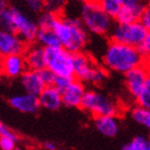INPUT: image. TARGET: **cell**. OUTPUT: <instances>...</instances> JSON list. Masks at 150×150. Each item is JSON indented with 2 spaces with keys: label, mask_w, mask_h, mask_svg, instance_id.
<instances>
[{
  "label": "cell",
  "mask_w": 150,
  "mask_h": 150,
  "mask_svg": "<svg viewBox=\"0 0 150 150\" xmlns=\"http://www.w3.org/2000/svg\"><path fill=\"white\" fill-rule=\"evenodd\" d=\"M103 66L107 71L125 74L136 67L146 63L137 47L110 41L102 57Z\"/></svg>",
  "instance_id": "6da1fadb"
},
{
  "label": "cell",
  "mask_w": 150,
  "mask_h": 150,
  "mask_svg": "<svg viewBox=\"0 0 150 150\" xmlns=\"http://www.w3.org/2000/svg\"><path fill=\"white\" fill-rule=\"evenodd\" d=\"M0 24L4 31L18 35L28 45L37 42L39 26L31 17L14 6H9L0 10Z\"/></svg>",
  "instance_id": "7a4b0ae2"
},
{
  "label": "cell",
  "mask_w": 150,
  "mask_h": 150,
  "mask_svg": "<svg viewBox=\"0 0 150 150\" xmlns=\"http://www.w3.org/2000/svg\"><path fill=\"white\" fill-rule=\"evenodd\" d=\"M54 31L59 39L61 47L72 54L83 52L89 39L88 30L81 19L75 17H63L60 15L54 27Z\"/></svg>",
  "instance_id": "3957f363"
},
{
  "label": "cell",
  "mask_w": 150,
  "mask_h": 150,
  "mask_svg": "<svg viewBox=\"0 0 150 150\" xmlns=\"http://www.w3.org/2000/svg\"><path fill=\"white\" fill-rule=\"evenodd\" d=\"M79 19L85 28L98 35H110L112 26V18L102 9L100 0H85L81 6Z\"/></svg>",
  "instance_id": "277c9868"
},
{
  "label": "cell",
  "mask_w": 150,
  "mask_h": 150,
  "mask_svg": "<svg viewBox=\"0 0 150 150\" xmlns=\"http://www.w3.org/2000/svg\"><path fill=\"white\" fill-rule=\"evenodd\" d=\"M45 50V63L56 76L74 77V59L73 54L63 47L44 48Z\"/></svg>",
  "instance_id": "5b68a950"
},
{
  "label": "cell",
  "mask_w": 150,
  "mask_h": 150,
  "mask_svg": "<svg viewBox=\"0 0 150 150\" xmlns=\"http://www.w3.org/2000/svg\"><path fill=\"white\" fill-rule=\"evenodd\" d=\"M148 30L141 22L132 24L116 23L110 32V40L112 42L127 44L134 47H139L147 35Z\"/></svg>",
  "instance_id": "8992f818"
},
{
  "label": "cell",
  "mask_w": 150,
  "mask_h": 150,
  "mask_svg": "<svg viewBox=\"0 0 150 150\" xmlns=\"http://www.w3.org/2000/svg\"><path fill=\"white\" fill-rule=\"evenodd\" d=\"M81 108L98 116H116L118 114V106L110 99L96 90H86Z\"/></svg>",
  "instance_id": "52a82bcc"
},
{
  "label": "cell",
  "mask_w": 150,
  "mask_h": 150,
  "mask_svg": "<svg viewBox=\"0 0 150 150\" xmlns=\"http://www.w3.org/2000/svg\"><path fill=\"white\" fill-rule=\"evenodd\" d=\"M149 76L150 72L146 63L143 66L136 67L125 74V88L135 100L141 94Z\"/></svg>",
  "instance_id": "ba28073f"
},
{
  "label": "cell",
  "mask_w": 150,
  "mask_h": 150,
  "mask_svg": "<svg viewBox=\"0 0 150 150\" xmlns=\"http://www.w3.org/2000/svg\"><path fill=\"white\" fill-rule=\"evenodd\" d=\"M28 44L18 35L11 31L0 32V54L2 57L12 55H24Z\"/></svg>",
  "instance_id": "9c48e42d"
},
{
  "label": "cell",
  "mask_w": 150,
  "mask_h": 150,
  "mask_svg": "<svg viewBox=\"0 0 150 150\" xmlns=\"http://www.w3.org/2000/svg\"><path fill=\"white\" fill-rule=\"evenodd\" d=\"M27 70L24 55L6 56L1 59V73L6 78L21 77Z\"/></svg>",
  "instance_id": "30bf717a"
},
{
  "label": "cell",
  "mask_w": 150,
  "mask_h": 150,
  "mask_svg": "<svg viewBox=\"0 0 150 150\" xmlns=\"http://www.w3.org/2000/svg\"><path fill=\"white\" fill-rule=\"evenodd\" d=\"M85 93L86 89L84 83L77 78H74L69 86L61 91L63 105L68 107H81Z\"/></svg>",
  "instance_id": "8fae6325"
},
{
  "label": "cell",
  "mask_w": 150,
  "mask_h": 150,
  "mask_svg": "<svg viewBox=\"0 0 150 150\" xmlns=\"http://www.w3.org/2000/svg\"><path fill=\"white\" fill-rule=\"evenodd\" d=\"M8 102L14 110L24 114H35L41 107L39 97L29 93L12 96Z\"/></svg>",
  "instance_id": "7c38bea8"
},
{
  "label": "cell",
  "mask_w": 150,
  "mask_h": 150,
  "mask_svg": "<svg viewBox=\"0 0 150 150\" xmlns=\"http://www.w3.org/2000/svg\"><path fill=\"white\" fill-rule=\"evenodd\" d=\"M27 64V69L33 70V71H40V70L46 68L45 63V50L39 44L35 45H28L27 50L24 54Z\"/></svg>",
  "instance_id": "4fadbf2b"
},
{
  "label": "cell",
  "mask_w": 150,
  "mask_h": 150,
  "mask_svg": "<svg viewBox=\"0 0 150 150\" xmlns=\"http://www.w3.org/2000/svg\"><path fill=\"white\" fill-rule=\"evenodd\" d=\"M21 84L26 93L33 94L38 97L40 96L44 88L46 87L39 74V71H33V70H27L21 76Z\"/></svg>",
  "instance_id": "5bb4252c"
},
{
  "label": "cell",
  "mask_w": 150,
  "mask_h": 150,
  "mask_svg": "<svg viewBox=\"0 0 150 150\" xmlns=\"http://www.w3.org/2000/svg\"><path fill=\"white\" fill-rule=\"evenodd\" d=\"M41 107L48 110H59L62 105V94L55 86H46L39 96Z\"/></svg>",
  "instance_id": "9a60e30c"
},
{
  "label": "cell",
  "mask_w": 150,
  "mask_h": 150,
  "mask_svg": "<svg viewBox=\"0 0 150 150\" xmlns=\"http://www.w3.org/2000/svg\"><path fill=\"white\" fill-rule=\"evenodd\" d=\"M74 59V77L84 83L85 78L94 67L96 62L88 54L84 52L73 54Z\"/></svg>",
  "instance_id": "2e32d148"
},
{
  "label": "cell",
  "mask_w": 150,
  "mask_h": 150,
  "mask_svg": "<svg viewBox=\"0 0 150 150\" xmlns=\"http://www.w3.org/2000/svg\"><path fill=\"white\" fill-rule=\"evenodd\" d=\"M93 118L94 127L101 134L107 137H115L118 134L119 123L116 116H98Z\"/></svg>",
  "instance_id": "e0dca14e"
},
{
  "label": "cell",
  "mask_w": 150,
  "mask_h": 150,
  "mask_svg": "<svg viewBox=\"0 0 150 150\" xmlns=\"http://www.w3.org/2000/svg\"><path fill=\"white\" fill-rule=\"evenodd\" d=\"M145 6L143 2H138L136 4L129 6H122L119 14L116 17V23L119 24H132L141 21V16L143 14V11L145 9Z\"/></svg>",
  "instance_id": "ac0fdd59"
},
{
  "label": "cell",
  "mask_w": 150,
  "mask_h": 150,
  "mask_svg": "<svg viewBox=\"0 0 150 150\" xmlns=\"http://www.w3.org/2000/svg\"><path fill=\"white\" fill-rule=\"evenodd\" d=\"M37 43L43 48H54L61 46L59 39L54 29H39Z\"/></svg>",
  "instance_id": "d6986e66"
},
{
  "label": "cell",
  "mask_w": 150,
  "mask_h": 150,
  "mask_svg": "<svg viewBox=\"0 0 150 150\" xmlns=\"http://www.w3.org/2000/svg\"><path fill=\"white\" fill-rule=\"evenodd\" d=\"M60 17V14L50 12V11H43L40 13V15L38 17V26L39 29H54L56 23Z\"/></svg>",
  "instance_id": "ffe728a7"
},
{
  "label": "cell",
  "mask_w": 150,
  "mask_h": 150,
  "mask_svg": "<svg viewBox=\"0 0 150 150\" xmlns=\"http://www.w3.org/2000/svg\"><path fill=\"white\" fill-rule=\"evenodd\" d=\"M100 4L102 6V9L104 10V12L112 19H116L122 8L120 6V3L116 0H100Z\"/></svg>",
  "instance_id": "44dd1931"
},
{
  "label": "cell",
  "mask_w": 150,
  "mask_h": 150,
  "mask_svg": "<svg viewBox=\"0 0 150 150\" xmlns=\"http://www.w3.org/2000/svg\"><path fill=\"white\" fill-rule=\"evenodd\" d=\"M136 104L150 110V76L145 84L141 94L136 98Z\"/></svg>",
  "instance_id": "7402d4cb"
},
{
  "label": "cell",
  "mask_w": 150,
  "mask_h": 150,
  "mask_svg": "<svg viewBox=\"0 0 150 150\" xmlns=\"http://www.w3.org/2000/svg\"><path fill=\"white\" fill-rule=\"evenodd\" d=\"M148 141L143 136H136L130 143L125 145L121 150H147Z\"/></svg>",
  "instance_id": "603a6c76"
},
{
  "label": "cell",
  "mask_w": 150,
  "mask_h": 150,
  "mask_svg": "<svg viewBox=\"0 0 150 150\" xmlns=\"http://www.w3.org/2000/svg\"><path fill=\"white\" fill-rule=\"evenodd\" d=\"M32 13H42L45 9V0H22Z\"/></svg>",
  "instance_id": "cb8c5ba5"
},
{
  "label": "cell",
  "mask_w": 150,
  "mask_h": 150,
  "mask_svg": "<svg viewBox=\"0 0 150 150\" xmlns=\"http://www.w3.org/2000/svg\"><path fill=\"white\" fill-rule=\"evenodd\" d=\"M66 0H45V10L60 14V10L64 6Z\"/></svg>",
  "instance_id": "d4e9b609"
},
{
  "label": "cell",
  "mask_w": 150,
  "mask_h": 150,
  "mask_svg": "<svg viewBox=\"0 0 150 150\" xmlns=\"http://www.w3.org/2000/svg\"><path fill=\"white\" fill-rule=\"evenodd\" d=\"M39 74H40L41 78H42V81H43L45 86H53L55 78H56V75L54 74L50 69L44 68V69L39 71Z\"/></svg>",
  "instance_id": "484cf974"
},
{
  "label": "cell",
  "mask_w": 150,
  "mask_h": 150,
  "mask_svg": "<svg viewBox=\"0 0 150 150\" xmlns=\"http://www.w3.org/2000/svg\"><path fill=\"white\" fill-rule=\"evenodd\" d=\"M138 50L142 53V55L144 56L145 60L146 61H150V30L148 31L144 42L142 43L141 46L138 47Z\"/></svg>",
  "instance_id": "4316f807"
},
{
  "label": "cell",
  "mask_w": 150,
  "mask_h": 150,
  "mask_svg": "<svg viewBox=\"0 0 150 150\" xmlns=\"http://www.w3.org/2000/svg\"><path fill=\"white\" fill-rule=\"evenodd\" d=\"M74 78L75 77H62V76H56L53 86H55V87H56L58 90H60V92H61L63 89H66V88L69 86V84L74 79Z\"/></svg>",
  "instance_id": "83f0119b"
},
{
  "label": "cell",
  "mask_w": 150,
  "mask_h": 150,
  "mask_svg": "<svg viewBox=\"0 0 150 150\" xmlns=\"http://www.w3.org/2000/svg\"><path fill=\"white\" fill-rule=\"evenodd\" d=\"M0 135H1L2 137H8V138H10V139H13L14 142L18 141L17 135H16L11 129L8 128L4 123H2V122L0 123Z\"/></svg>",
  "instance_id": "f1b7e54d"
},
{
  "label": "cell",
  "mask_w": 150,
  "mask_h": 150,
  "mask_svg": "<svg viewBox=\"0 0 150 150\" xmlns=\"http://www.w3.org/2000/svg\"><path fill=\"white\" fill-rule=\"evenodd\" d=\"M139 22H141L145 28L149 31L150 30V3L145 6V9H144V11H143V14H142V16H141V21H139Z\"/></svg>",
  "instance_id": "f546056e"
},
{
  "label": "cell",
  "mask_w": 150,
  "mask_h": 150,
  "mask_svg": "<svg viewBox=\"0 0 150 150\" xmlns=\"http://www.w3.org/2000/svg\"><path fill=\"white\" fill-rule=\"evenodd\" d=\"M15 143L13 139L8 137H0V148L1 150H14L15 149Z\"/></svg>",
  "instance_id": "4dcf8cb0"
},
{
  "label": "cell",
  "mask_w": 150,
  "mask_h": 150,
  "mask_svg": "<svg viewBox=\"0 0 150 150\" xmlns=\"http://www.w3.org/2000/svg\"><path fill=\"white\" fill-rule=\"evenodd\" d=\"M120 3L121 6H133V4H136V3L141 2L139 0H116Z\"/></svg>",
  "instance_id": "1f68e13d"
},
{
  "label": "cell",
  "mask_w": 150,
  "mask_h": 150,
  "mask_svg": "<svg viewBox=\"0 0 150 150\" xmlns=\"http://www.w3.org/2000/svg\"><path fill=\"white\" fill-rule=\"evenodd\" d=\"M44 146H45V148L47 150H56V145L54 144V143H52V142H46L44 144Z\"/></svg>",
  "instance_id": "d6a6232c"
},
{
  "label": "cell",
  "mask_w": 150,
  "mask_h": 150,
  "mask_svg": "<svg viewBox=\"0 0 150 150\" xmlns=\"http://www.w3.org/2000/svg\"><path fill=\"white\" fill-rule=\"evenodd\" d=\"M143 125L150 130V110L148 112L147 116H146V119H145V121H144V123H143Z\"/></svg>",
  "instance_id": "836d02e7"
},
{
  "label": "cell",
  "mask_w": 150,
  "mask_h": 150,
  "mask_svg": "<svg viewBox=\"0 0 150 150\" xmlns=\"http://www.w3.org/2000/svg\"><path fill=\"white\" fill-rule=\"evenodd\" d=\"M8 6H9L8 0H0V10L4 9V8H6Z\"/></svg>",
  "instance_id": "e575fe53"
},
{
  "label": "cell",
  "mask_w": 150,
  "mask_h": 150,
  "mask_svg": "<svg viewBox=\"0 0 150 150\" xmlns=\"http://www.w3.org/2000/svg\"><path fill=\"white\" fill-rule=\"evenodd\" d=\"M141 2H143L144 4H149L150 3V0H139Z\"/></svg>",
  "instance_id": "d590c367"
},
{
  "label": "cell",
  "mask_w": 150,
  "mask_h": 150,
  "mask_svg": "<svg viewBox=\"0 0 150 150\" xmlns=\"http://www.w3.org/2000/svg\"><path fill=\"white\" fill-rule=\"evenodd\" d=\"M146 64H147L148 69H149V72H150V61H146Z\"/></svg>",
  "instance_id": "8d00e7d4"
},
{
  "label": "cell",
  "mask_w": 150,
  "mask_h": 150,
  "mask_svg": "<svg viewBox=\"0 0 150 150\" xmlns=\"http://www.w3.org/2000/svg\"><path fill=\"white\" fill-rule=\"evenodd\" d=\"M147 150H150V139L148 141V147H147Z\"/></svg>",
  "instance_id": "74e56055"
},
{
  "label": "cell",
  "mask_w": 150,
  "mask_h": 150,
  "mask_svg": "<svg viewBox=\"0 0 150 150\" xmlns=\"http://www.w3.org/2000/svg\"><path fill=\"white\" fill-rule=\"evenodd\" d=\"M75 1H85V0H75Z\"/></svg>",
  "instance_id": "f35d334b"
},
{
  "label": "cell",
  "mask_w": 150,
  "mask_h": 150,
  "mask_svg": "<svg viewBox=\"0 0 150 150\" xmlns=\"http://www.w3.org/2000/svg\"><path fill=\"white\" fill-rule=\"evenodd\" d=\"M14 150H21V149H19V148H15Z\"/></svg>",
  "instance_id": "ab89813d"
}]
</instances>
